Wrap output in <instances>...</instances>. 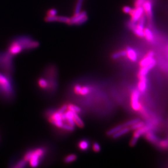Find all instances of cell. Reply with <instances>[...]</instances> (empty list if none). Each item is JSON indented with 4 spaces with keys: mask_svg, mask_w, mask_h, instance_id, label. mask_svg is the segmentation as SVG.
<instances>
[{
    "mask_svg": "<svg viewBox=\"0 0 168 168\" xmlns=\"http://www.w3.org/2000/svg\"><path fill=\"white\" fill-rule=\"evenodd\" d=\"M14 95L12 77L0 72V97L5 101H11Z\"/></svg>",
    "mask_w": 168,
    "mask_h": 168,
    "instance_id": "cell-1",
    "label": "cell"
},
{
    "mask_svg": "<svg viewBox=\"0 0 168 168\" xmlns=\"http://www.w3.org/2000/svg\"><path fill=\"white\" fill-rule=\"evenodd\" d=\"M57 69L54 64L48 65L45 69L43 72V76L45 77L48 83V89L46 93L50 96L55 95L57 90Z\"/></svg>",
    "mask_w": 168,
    "mask_h": 168,
    "instance_id": "cell-2",
    "label": "cell"
},
{
    "mask_svg": "<svg viewBox=\"0 0 168 168\" xmlns=\"http://www.w3.org/2000/svg\"><path fill=\"white\" fill-rule=\"evenodd\" d=\"M46 151V148L44 147L30 149L25 152L22 159L27 163H28L31 167L36 168L39 165L41 160L44 158Z\"/></svg>",
    "mask_w": 168,
    "mask_h": 168,
    "instance_id": "cell-3",
    "label": "cell"
},
{
    "mask_svg": "<svg viewBox=\"0 0 168 168\" xmlns=\"http://www.w3.org/2000/svg\"><path fill=\"white\" fill-rule=\"evenodd\" d=\"M22 46L24 51H29L37 48L39 46V43L34 40L31 36L24 35L15 38Z\"/></svg>",
    "mask_w": 168,
    "mask_h": 168,
    "instance_id": "cell-4",
    "label": "cell"
},
{
    "mask_svg": "<svg viewBox=\"0 0 168 168\" xmlns=\"http://www.w3.org/2000/svg\"><path fill=\"white\" fill-rule=\"evenodd\" d=\"M24 51V49L20 43L14 38L8 45L7 51L11 56H15L19 55L21 52Z\"/></svg>",
    "mask_w": 168,
    "mask_h": 168,
    "instance_id": "cell-5",
    "label": "cell"
},
{
    "mask_svg": "<svg viewBox=\"0 0 168 168\" xmlns=\"http://www.w3.org/2000/svg\"><path fill=\"white\" fill-rule=\"evenodd\" d=\"M88 20L87 12L85 11L80 12V13L74 15L70 18L69 24V25H80L85 23Z\"/></svg>",
    "mask_w": 168,
    "mask_h": 168,
    "instance_id": "cell-6",
    "label": "cell"
},
{
    "mask_svg": "<svg viewBox=\"0 0 168 168\" xmlns=\"http://www.w3.org/2000/svg\"><path fill=\"white\" fill-rule=\"evenodd\" d=\"M139 91L134 90L132 92L131 97V104L132 108L135 111H139L141 109V104L139 102Z\"/></svg>",
    "mask_w": 168,
    "mask_h": 168,
    "instance_id": "cell-7",
    "label": "cell"
},
{
    "mask_svg": "<svg viewBox=\"0 0 168 168\" xmlns=\"http://www.w3.org/2000/svg\"><path fill=\"white\" fill-rule=\"evenodd\" d=\"M149 130H150V127L148 126L144 125L143 127L135 130V131L133 133V136L132 138V140L131 141L130 145L132 146H134L136 144L138 140L139 139L140 136L144 134H145V133L149 131Z\"/></svg>",
    "mask_w": 168,
    "mask_h": 168,
    "instance_id": "cell-8",
    "label": "cell"
},
{
    "mask_svg": "<svg viewBox=\"0 0 168 168\" xmlns=\"http://www.w3.org/2000/svg\"><path fill=\"white\" fill-rule=\"evenodd\" d=\"M144 12V9L142 7H136L135 9H132V11L130 13L131 16V21L134 23H136L143 15Z\"/></svg>",
    "mask_w": 168,
    "mask_h": 168,
    "instance_id": "cell-9",
    "label": "cell"
},
{
    "mask_svg": "<svg viewBox=\"0 0 168 168\" xmlns=\"http://www.w3.org/2000/svg\"><path fill=\"white\" fill-rule=\"evenodd\" d=\"M156 64V61L155 60H154L150 64H148V65L141 68L138 75V78L146 77V75H148L149 71L151 70L155 66Z\"/></svg>",
    "mask_w": 168,
    "mask_h": 168,
    "instance_id": "cell-10",
    "label": "cell"
},
{
    "mask_svg": "<svg viewBox=\"0 0 168 168\" xmlns=\"http://www.w3.org/2000/svg\"><path fill=\"white\" fill-rule=\"evenodd\" d=\"M155 55V53L153 51H150L148 53L146 56H145L144 58L140 60L139 62V65L140 67H144L145 66L148 65V64H150L153 60L155 59L153 58V56Z\"/></svg>",
    "mask_w": 168,
    "mask_h": 168,
    "instance_id": "cell-11",
    "label": "cell"
},
{
    "mask_svg": "<svg viewBox=\"0 0 168 168\" xmlns=\"http://www.w3.org/2000/svg\"><path fill=\"white\" fill-rule=\"evenodd\" d=\"M146 16L148 18H151L152 16V3L150 0H145L142 6Z\"/></svg>",
    "mask_w": 168,
    "mask_h": 168,
    "instance_id": "cell-12",
    "label": "cell"
},
{
    "mask_svg": "<svg viewBox=\"0 0 168 168\" xmlns=\"http://www.w3.org/2000/svg\"><path fill=\"white\" fill-rule=\"evenodd\" d=\"M37 83L38 87L40 89L45 92H47L48 89V83L46 79L45 78V77L43 76L39 77L37 81Z\"/></svg>",
    "mask_w": 168,
    "mask_h": 168,
    "instance_id": "cell-13",
    "label": "cell"
},
{
    "mask_svg": "<svg viewBox=\"0 0 168 168\" xmlns=\"http://www.w3.org/2000/svg\"><path fill=\"white\" fill-rule=\"evenodd\" d=\"M126 56H127L128 58L133 62H136L138 57H137V55L136 53L134 50L131 48V47H127L126 48Z\"/></svg>",
    "mask_w": 168,
    "mask_h": 168,
    "instance_id": "cell-14",
    "label": "cell"
},
{
    "mask_svg": "<svg viewBox=\"0 0 168 168\" xmlns=\"http://www.w3.org/2000/svg\"><path fill=\"white\" fill-rule=\"evenodd\" d=\"M139 81L138 84V90L141 92H144L147 89V78L146 77L139 78Z\"/></svg>",
    "mask_w": 168,
    "mask_h": 168,
    "instance_id": "cell-15",
    "label": "cell"
},
{
    "mask_svg": "<svg viewBox=\"0 0 168 168\" xmlns=\"http://www.w3.org/2000/svg\"><path fill=\"white\" fill-rule=\"evenodd\" d=\"M131 130V128L130 127H124L123 128H121L118 132L114 134L112 136V137L114 139H117L119 138L121 136H123L125 134H127V133L130 132Z\"/></svg>",
    "mask_w": 168,
    "mask_h": 168,
    "instance_id": "cell-16",
    "label": "cell"
},
{
    "mask_svg": "<svg viewBox=\"0 0 168 168\" xmlns=\"http://www.w3.org/2000/svg\"><path fill=\"white\" fill-rule=\"evenodd\" d=\"M144 37L146 39V40H148L149 42H152L153 41V34L152 31L148 28H144Z\"/></svg>",
    "mask_w": 168,
    "mask_h": 168,
    "instance_id": "cell-17",
    "label": "cell"
},
{
    "mask_svg": "<svg viewBox=\"0 0 168 168\" xmlns=\"http://www.w3.org/2000/svg\"><path fill=\"white\" fill-rule=\"evenodd\" d=\"M145 137L147 140L152 143H156L158 141V138L154 134V133L149 131L145 133Z\"/></svg>",
    "mask_w": 168,
    "mask_h": 168,
    "instance_id": "cell-18",
    "label": "cell"
},
{
    "mask_svg": "<svg viewBox=\"0 0 168 168\" xmlns=\"http://www.w3.org/2000/svg\"><path fill=\"white\" fill-rule=\"evenodd\" d=\"M74 120L75 124L78 127L80 128H82L84 127V123L78 116V114H77L76 113H74Z\"/></svg>",
    "mask_w": 168,
    "mask_h": 168,
    "instance_id": "cell-19",
    "label": "cell"
},
{
    "mask_svg": "<svg viewBox=\"0 0 168 168\" xmlns=\"http://www.w3.org/2000/svg\"><path fill=\"white\" fill-rule=\"evenodd\" d=\"M124 126L123 124L118 125L114 127L113 128H111L107 132V135L108 136H112L113 134H114L118 132L122 128H123Z\"/></svg>",
    "mask_w": 168,
    "mask_h": 168,
    "instance_id": "cell-20",
    "label": "cell"
},
{
    "mask_svg": "<svg viewBox=\"0 0 168 168\" xmlns=\"http://www.w3.org/2000/svg\"><path fill=\"white\" fill-rule=\"evenodd\" d=\"M78 148L82 151H86L88 150L89 146V144L88 141L86 140H82L80 141L78 144Z\"/></svg>",
    "mask_w": 168,
    "mask_h": 168,
    "instance_id": "cell-21",
    "label": "cell"
},
{
    "mask_svg": "<svg viewBox=\"0 0 168 168\" xmlns=\"http://www.w3.org/2000/svg\"><path fill=\"white\" fill-rule=\"evenodd\" d=\"M68 106V109L69 110L71 111V112L74 113H76L77 114H80L81 112V109L78 106H76L75 104H67Z\"/></svg>",
    "mask_w": 168,
    "mask_h": 168,
    "instance_id": "cell-22",
    "label": "cell"
},
{
    "mask_svg": "<svg viewBox=\"0 0 168 168\" xmlns=\"http://www.w3.org/2000/svg\"><path fill=\"white\" fill-rule=\"evenodd\" d=\"M77 158V157L75 154H70L66 156L64 158V161L65 163H70L75 161Z\"/></svg>",
    "mask_w": 168,
    "mask_h": 168,
    "instance_id": "cell-23",
    "label": "cell"
},
{
    "mask_svg": "<svg viewBox=\"0 0 168 168\" xmlns=\"http://www.w3.org/2000/svg\"><path fill=\"white\" fill-rule=\"evenodd\" d=\"M126 56V50H123L121 51L116 52L112 55V58L113 60H116L118 59L120 57H124Z\"/></svg>",
    "mask_w": 168,
    "mask_h": 168,
    "instance_id": "cell-24",
    "label": "cell"
},
{
    "mask_svg": "<svg viewBox=\"0 0 168 168\" xmlns=\"http://www.w3.org/2000/svg\"><path fill=\"white\" fill-rule=\"evenodd\" d=\"M83 2V0H78L77 1L76 6H75V11H74V15L77 14L81 12V7H82Z\"/></svg>",
    "mask_w": 168,
    "mask_h": 168,
    "instance_id": "cell-25",
    "label": "cell"
},
{
    "mask_svg": "<svg viewBox=\"0 0 168 168\" xmlns=\"http://www.w3.org/2000/svg\"><path fill=\"white\" fill-rule=\"evenodd\" d=\"M26 164H27V162H26L23 159H22L21 160H20L18 161L13 167L15 168H24Z\"/></svg>",
    "mask_w": 168,
    "mask_h": 168,
    "instance_id": "cell-26",
    "label": "cell"
},
{
    "mask_svg": "<svg viewBox=\"0 0 168 168\" xmlns=\"http://www.w3.org/2000/svg\"><path fill=\"white\" fill-rule=\"evenodd\" d=\"M140 120L139 119H134L132 120H129L128 121H126V123H124L123 125L124 127H131L133 125L135 124L138 121H139Z\"/></svg>",
    "mask_w": 168,
    "mask_h": 168,
    "instance_id": "cell-27",
    "label": "cell"
},
{
    "mask_svg": "<svg viewBox=\"0 0 168 168\" xmlns=\"http://www.w3.org/2000/svg\"><path fill=\"white\" fill-rule=\"evenodd\" d=\"M145 125V123L143 121H138V123H136L135 124L133 125L131 127H130L131 130H136L137 129L141 128L142 127H143Z\"/></svg>",
    "mask_w": 168,
    "mask_h": 168,
    "instance_id": "cell-28",
    "label": "cell"
},
{
    "mask_svg": "<svg viewBox=\"0 0 168 168\" xmlns=\"http://www.w3.org/2000/svg\"><path fill=\"white\" fill-rule=\"evenodd\" d=\"M90 92V89L87 87H82L80 89V92L79 93V95L84 96L88 94Z\"/></svg>",
    "mask_w": 168,
    "mask_h": 168,
    "instance_id": "cell-29",
    "label": "cell"
},
{
    "mask_svg": "<svg viewBox=\"0 0 168 168\" xmlns=\"http://www.w3.org/2000/svg\"><path fill=\"white\" fill-rule=\"evenodd\" d=\"M159 146L161 148L167 149L168 148V140L166 139L161 140L159 142Z\"/></svg>",
    "mask_w": 168,
    "mask_h": 168,
    "instance_id": "cell-30",
    "label": "cell"
},
{
    "mask_svg": "<svg viewBox=\"0 0 168 168\" xmlns=\"http://www.w3.org/2000/svg\"><path fill=\"white\" fill-rule=\"evenodd\" d=\"M57 14V10L56 9H50L47 12L46 16H56Z\"/></svg>",
    "mask_w": 168,
    "mask_h": 168,
    "instance_id": "cell-31",
    "label": "cell"
},
{
    "mask_svg": "<svg viewBox=\"0 0 168 168\" xmlns=\"http://www.w3.org/2000/svg\"><path fill=\"white\" fill-rule=\"evenodd\" d=\"M92 149L95 152H100L101 151V146H100V144L97 143H94L92 145Z\"/></svg>",
    "mask_w": 168,
    "mask_h": 168,
    "instance_id": "cell-32",
    "label": "cell"
},
{
    "mask_svg": "<svg viewBox=\"0 0 168 168\" xmlns=\"http://www.w3.org/2000/svg\"><path fill=\"white\" fill-rule=\"evenodd\" d=\"M145 0H136L134 6L136 7H142L143 4L144 3Z\"/></svg>",
    "mask_w": 168,
    "mask_h": 168,
    "instance_id": "cell-33",
    "label": "cell"
},
{
    "mask_svg": "<svg viewBox=\"0 0 168 168\" xmlns=\"http://www.w3.org/2000/svg\"><path fill=\"white\" fill-rule=\"evenodd\" d=\"M132 8L129 6H124L123 8V11L126 14H129L132 11Z\"/></svg>",
    "mask_w": 168,
    "mask_h": 168,
    "instance_id": "cell-34",
    "label": "cell"
}]
</instances>
